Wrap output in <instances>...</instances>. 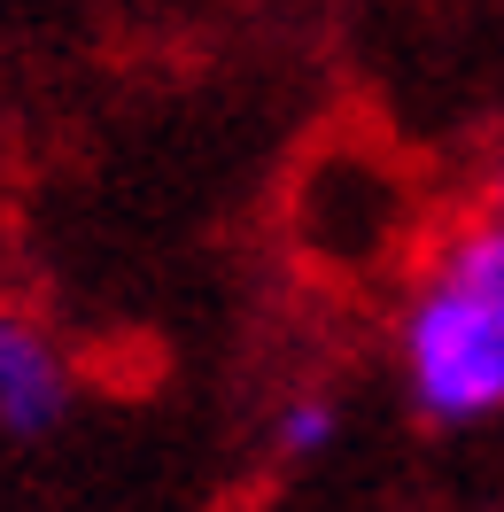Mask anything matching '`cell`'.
Returning a JSON list of instances; mask_svg holds the SVG:
<instances>
[{
    "instance_id": "obj_2",
    "label": "cell",
    "mask_w": 504,
    "mask_h": 512,
    "mask_svg": "<svg viewBox=\"0 0 504 512\" xmlns=\"http://www.w3.org/2000/svg\"><path fill=\"white\" fill-rule=\"evenodd\" d=\"M70 412V365L24 311H0V427L47 435Z\"/></svg>"
},
{
    "instance_id": "obj_1",
    "label": "cell",
    "mask_w": 504,
    "mask_h": 512,
    "mask_svg": "<svg viewBox=\"0 0 504 512\" xmlns=\"http://www.w3.org/2000/svg\"><path fill=\"white\" fill-rule=\"evenodd\" d=\"M404 388L442 427L504 412V202L427 264L404 311Z\"/></svg>"
},
{
    "instance_id": "obj_3",
    "label": "cell",
    "mask_w": 504,
    "mask_h": 512,
    "mask_svg": "<svg viewBox=\"0 0 504 512\" xmlns=\"http://www.w3.org/2000/svg\"><path fill=\"white\" fill-rule=\"evenodd\" d=\"M334 435H342V404L326 388H303L272 412V450L280 458H318V450H334Z\"/></svg>"
}]
</instances>
